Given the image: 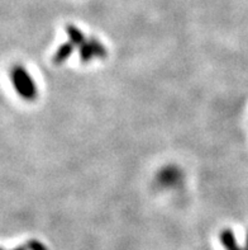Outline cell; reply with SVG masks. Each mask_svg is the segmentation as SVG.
<instances>
[{
	"label": "cell",
	"mask_w": 248,
	"mask_h": 250,
	"mask_svg": "<svg viewBox=\"0 0 248 250\" xmlns=\"http://www.w3.org/2000/svg\"><path fill=\"white\" fill-rule=\"evenodd\" d=\"M12 83L17 93L27 101H33L37 97V86L24 67L14 66L12 70Z\"/></svg>",
	"instance_id": "obj_1"
},
{
	"label": "cell",
	"mask_w": 248,
	"mask_h": 250,
	"mask_svg": "<svg viewBox=\"0 0 248 250\" xmlns=\"http://www.w3.org/2000/svg\"><path fill=\"white\" fill-rule=\"evenodd\" d=\"M74 48H75V44L71 43V42H66V43H62L60 47L57 48L56 54L54 56V62L55 63H62L71 56V54L74 52Z\"/></svg>",
	"instance_id": "obj_2"
},
{
	"label": "cell",
	"mask_w": 248,
	"mask_h": 250,
	"mask_svg": "<svg viewBox=\"0 0 248 250\" xmlns=\"http://www.w3.org/2000/svg\"><path fill=\"white\" fill-rule=\"evenodd\" d=\"M220 241L222 244L226 247L227 250H243L237 245L236 238H234V234L230 229H226L223 231L220 232Z\"/></svg>",
	"instance_id": "obj_3"
},
{
	"label": "cell",
	"mask_w": 248,
	"mask_h": 250,
	"mask_svg": "<svg viewBox=\"0 0 248 250\" xmlns=\"http://www.w3.org/2000/svg\"><path fill=\"white\" fill-rule=\"evenodd\" d=\"M66 33L70 38V42L75 44V46H79L80 47L81 44H84L85 42H86L84 33H82L77 27H75V25H66Z\"/></svg>",
	"instance_id": "obj_4"
},
{
	"label": "cell",
	"mask_w": 248,
	"mask_h": 250,
	"mask_svg": "<svg viewBox=\"0 0 248 250\" xmlns=\"http://www.w3.org/2000/svg\"><path fill=\"white\" fill-rule=\"evenodd\" d=\"M79 55H80V60L81 62H88L93 59L94 55V51H93V47L89 42H85L84 44H81L79 47Z\"/></svg>",
	"instance_id": "obj_5"
},
{
	"label": "cell",
	"mask_w": 248,
	"mask_h": 250,
	"mask_svg": "<svg viewBox=\"0 0 248 250\" xmlns=\"http://www.w3.org/2000/svg\"><path fill=\"white\" fill-rule=\"evenodd\" d=\"M89 43L91 44V47H93L95 56L100 57V59H104V57L107 56V50H105V47H104V44H101L97 40H95V38H90V40H89Z\"/></svg>",
	"instance_id": "obj_6"
},
{
	"label": "cell",
	"mask_w": 248,
	"mask_h": 250,
	"mask_svg": "<svg viewBox=\"0 0 248 250\" xmlns=\"http://www.w3.org/2000/svg\"><path fill=\"white\" fill-rule=\"evenodd\" d=\"M25 247H27V249L28 250H48L47 248L42 244L41 241H38V240H29Z\"/></svg>",
	"instance_id": "obj_7"
},
{
	"label": "cell",
	"mask_w": 248,
	"mask_h": 250,
	"mask_svg": "<svg viewBox=\"0 0 248 250\" xmlns=\"http://www.w3.org/2000/svg\"><path fill=\"white\" fill-rule=\"evenodd\" d=\"M14 250H28V249H27V247H19V248H17V249H14Z\"/></svg>",
	"instance_id": "obj_8"
},
{
	"label": "cell",
	"mask_w": 248,
	"mask_h": 250,
	"mask_svg": "<svg viewBox=\"0 0 248 250\" xmlns=\"http://www.w3.org/2000/svg\"><path fill=\"white\" fill-rule=\"evenodd\" d=\"M245 250H248V236H247V243H246V249Z\"/></svg>",
	"instance_id": "obj_9"
}]
</instances>
